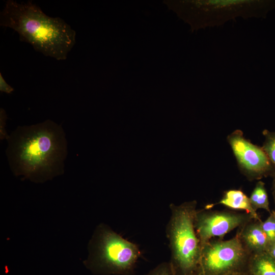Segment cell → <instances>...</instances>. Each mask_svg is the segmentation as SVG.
I'll return each mask as SVG.
<instances>
[{"mask_svg":"<svg viewBox=\"0 0 275 275\" xmlns=\"http://www.w3.org/2000/svg\"><path fill=\"white\" fill-rule=\"evenodd\" d=\"M230 275H252V274L249 271H248V272H245L235 273V274H232Z\"/></svg>","mask_w":275,"mask_h":275,"instance_id":"20","label":"cell"},{"mask_svg":"<svg viewBox=\"0 0 275 275\" xmlns=\"http://www.w3.org/2000/svg\"><path fill=\"white\" fill-rule=\"evenodd\" d=\"M262 221L252 219L240 227L236 234L250 255L266 252L268 239L261 227Z\"/></svg>","mask_w":275,"mask_h":275,"instance_id":"9","label":"cell"},{"mask_svg":"<svg viewBox=\"0 0 275 275\" xmlns=\"http://www.w3.org/2000/svg\"><path fill=\"white\" fill-rule=\"evenodd\" d=\"M251 255L237 234L228 240H210L201 245L195 275H230L249 271Z\"/></svg>","mask_w":275,"mask_h":275,"instance_id":"6","label":"cell"},{"mask_svg":"<svg viewBox=\"0 0 275 275\" xmlns=\"http://www.w3.org/2000/svg\"><path fill=\"white\" fill-rule=\"evenodd\" d=\"M254 219L246 212L197 210L194 226L201 246L214 238L223 239L227 233Z\"/></svg>","mask_w":275,"mask_h":275,"instance_id":"8","label":"cell"},{"mask_svg":"<svg viewBox=\"0 0 275 275\" xmlns=\"http://www.w3.org/2000/svg\"><path fill=\"white\" fill-rule=\"evenodd\" d=\"M146 275H173L169 262H162L151 270Z\"/></svg>","mask_w":275,"mask_h":275,"instance_id":"15","label":"cell"},{"mask_svg":"<svg viewBox=\"0 0 275 275\" xmlns=\"http://www.w3.org/2000/svg\"><path fill=\"white\" fill-rule=\"evenodd\" d=\"M262 134L264 140L262 147L275 168V130L265 129Z\"/></svg>","mask_w":275,"mask_h":275,"instance_id":"13","label":"cell"},{"mask_svg":"<svg viewBox=\"0 0 275 275\" xmlns=\"http://www.w3.org/2000/svg\"><path fill=\"white\" fill-rule=\"evenodd\" d=\"M240 171L250 180L275 176V168L262 147L246 139L242 131L237 129L227 137Z\"/></svg>","mask_w":275,"mask_h":275,"instance_id":"7","label":"cell"},{"mask_svg":"<svg viewBox=\"0 0 275 275\" xmlns=\"http://www.w3.org/2000/svg\"><path fill=\"white\" fill-rule=\"evenodd\" d=\"M196 200L171 204L166 235L171 252L169 262L173 275H195L201 251L195 226Z\"/></svg>","mask_w":275,"mask_h":275,"instance_id":"4","label":"cell"},{"mask_svg":"<svg viewBox=\"0 0 275 275\" xmlns=\"http://www.w3.org/2000/svg\"><path fill=\"white\" fill-rule=\"evenodd\" d=\"M7 114L5 111L1 108L0 109V137L1 140L7 139L9 137V135L6 130H5V127L6 125V122L7 120Z\"/></svg>","mask_w":275,"mask_h":275,"instance_id":"16","label":"cell"},{"mask_svg":"<svg viewBox=\"0 0 275 275\" xmlns=\"http://www.w3.org/2000/svg\"><path fill=\"white\" fill-rule=\"evenodd\" d=\"M249 271L252 275H275V260L266 252L252 255Z\"/></svg>","mask_w":275,"mask_h":275,"instance_id":"11","label":"cell"},{"mask_svg":"<svg viewBox=\"0 0 275 275\" xmlns=\"http://www.w3.org/2000/svg\"><path fill=\"white\" fill-rule=\"evenodd\" d=\"M251 205L254 209H264L270 213L271 210L265 183L259 181L256 184L249 197Z\"/></svg>","mask_w":275,"mask_h":275,"instance_id":"12","label":"cell"},{"mask_svg":"<svg viewBox=\"0 0 275 275\" xmlns=\"http://www.w3.org/2000/svg\"><path fill=\"white\" fill-rule=\"evenodd\" d=\"M14 89L9 85L5 80L2 73H0V91L7 94H11Z\"/></svg>","mask_w":275,"mask_h":275,"instance_id":"17","label":"cell"},{"mask_svg":"<svg viewBox=\"0 0 275 275\" xmlns=\"http://www.w3.org/2000/svg\"><path fill=\"white\" fill-rule=\"evenodd\" d=\"M272 196L273 198L274 203V206H275V178H273V184H272ZM275 211V207L274 210Z\"/></svg>","mask_w":275,"mask_h":275,"instance_id":"19","label":"cell"},{"mask_svg":"<svg viewBox=\"0 0 275 275\" xmlns=\"http://www.w3.org/2000/svg\"><path fill=\"white\" fill-rule=\"evenodd\" d=\"M1 26L16 32L20 41L43 55L66 59L76 42V32L60 17L47 15L31 1H7L0 15Z\"/></svg>","mask_w":275,"mask_h":275,"instance_id":"2","label":"cell"},{"mask_svg":"<svg viewBox=\"0 0 275 275\" xmlns=\"http://www.w3.org/2000/svg\"><path fill=\"white\" fill-rule=\"evenodd\" d=\"M7 141L6 155L15 175L43 181L63 173L67 142L60 125L47 120L19 126Z\"/></svg>","mask_w":275,"mask_h":275,"instance_id":"1","label":"cell"},{"mask_svg":"<svg viewBox=\"0 0 275 275\" xmlns=\"http://www.w3.org/2000/svg\"><path fill=\"white\" fill-rule=\"evenodd\" d=\"M236 210H242L255 219L261 221L253 208L249 197L240 189H229L224 192L221 200L216 203Z\"/></svg>","mask_w":275,"mask_h":275,"instance_id":"10","label":"cell"},{"mask_svg":"<svg viewBox=\"0 0 275 275\" xmlns=\"http://www.w3.org/2000/svg\"><path fill=\"white\" fill-rule=\"evenodd\" d=\"M261 225L269 242L275 240V211H271L267 219L262 221Z\"/></svg>","mask_w":275,"mask_h":275,"instance_id":"14","label":"cell"},{"mask_svg":"<svg viewBox=\"0 0 275 275\" xmlns=\"http://www.w3.org/2000/svg\"><path fill=\"white\" fill-rule=\"evenodd\" d=\"M266 252L275 260V240L269 242Z\"/></svg>","mask_w":275,"mask_h":275,"instance_id":"18","label":"cell"},{"mask_svg":"<svg viewBox=\"0 0 275 275\" xmlns=\"http://www.w3.org/2000/svg\"><path fill=\"white\" fill-rule=\"evenodd\" d=\"M167 6L191 31L220 26L237 18H264L275 8V0H178Z\"/></svg>","mask_w":275,"mask_h":275,"instance_id":"3","label":"cell"},{"mask_svg":"<svg viewBox=\"0 0 275 275\" xmlns=\"http://www.w3.org/2000/svg\"><path fill=\"white\" fill-rule=\"evenodd\" d=\"M91 265L103 274L132 275L141 257L138 246L104 226H100L93 243Z\"/></svg>","mask_w":275,"mask_h":275,"instance_id":"5","label":"cell"}]
</instances>
